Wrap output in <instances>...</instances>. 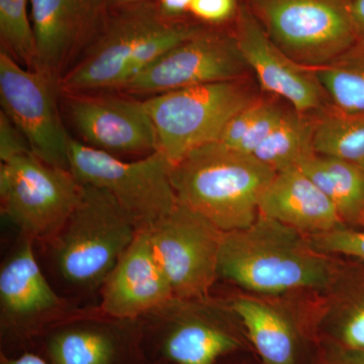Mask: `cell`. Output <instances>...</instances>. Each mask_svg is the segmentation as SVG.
<instances>
[{"label": "cell", "instance_id": "cell-8", "mask_svg": "<svg viewBox=\"0 0 364 364\" xmlns=\"http://www.w3.org/2000/svg\"><path fill=\"white\" fill-rule=\"evenodd\" d=\"M82 184L69 169L26 153L0 162L1 214L21 236L49 244L77 205Z\"/></svg>", "mask_w": 364, "mask_h": 364}, {"label": "cell", "instance_id": "cell-32", "mask_svg": "<svg viewBox=\"0 0 364 364\" xmlns=\"http://www.w3.org/2000/svg\"><path fill=\"white\" fill-rule=\"evenodd\" d=\"M0 364H50L33 352H25L18 356H9L1 352L0 354Z\"/></svg>", "mask_w": 364, "mask_h": 364}, {"label": "cell", "instance_id": "cell-25", "mask_svg": "<svg viewBox=\"0 0 364 364\" xmlns=\"http://www.w3.org/2000/svg\"><path fill=\"white\" fill-rule=\"evenodd\" d=\"M0 43L1 51L21 65L36 68L31 0H0Z\"/></svg>", "mask_w": 364, "mask_h": 364}, {"label": "cell", "instance_id": "cell-18", "mask_svg": "<svg viewBox=\"0 0 364 364\" xmlns=\"http://www.w3.org/2000/svg\"><path fill=\"white\" fill-rule=\"evenodd\" d=\"M176 298L142 229L100 287L98 310L122 320H141Z\"/></svg>", "mask_w": 364, "mask_h": 364}, {"label": "cell", "instance_id": "cell-34", "mask_svg": "<svg viewBox=\"0 0 364 364\" xmlns=\"http://www.w3.org/2000/svg\"><path fill=\"white\" fill-rule=\"evenodd\" d=\"M111 7L128 6V4H140V2L152 1V0H107Z\"/></svg>", "mask_w": 364, "mask_h": 364}, {"label": "cell", "instance_id": "cell-26", "mask_svg": "<svg viewBox=\"0 0 364 364\" xmlns=\"http://www.w3.org/2000/svg\"><path fill=\"white\" fill-rule=\"evenodd\" d=\"M311 246L318 252L336 253L364 260V231L345 226L306 236Z\"/></svg>", "mask_w": 364, "mask_h": 364}, {"label": "cell", "instance_id": "cell-2", "mask_svg": "<svg viewBox=\"0 0 364 364\" xmlns=\"http://www.w3.org/2000/svg\"><path fill=\"white\" fill-rule=\"evenodd\" d=\"M331 275L329 261L305 235L267 215L259 214L250 226L223 235L219 277L254 293L322 289Z\"/></svg>", "mask_w": 364, "mask_h": 364}, {"label": "cell", "instance_id": "cell-12", "mask_svg": "<svg viewBox=\"0 0 364 364\" xmlns=\"http://www.w3.org/2000/svg\"><path fill=\"white\" fill-rule=\"evenodd\" d=\"M35 241L20 243L0 268V327L2 336L32 339L80 312L53 289L36 257Z\"/></svg>", "mask_w": 364, "mask_h": 364}, {"label": "cell", "instance_id": "cell-29", "mask_svg": "<svg viewBox=\"0 0 364 364\" xmlns=\"http://www.w3.org/2000/svg\"><path fill=\"white\" fill-rule=\"evenodd\" d=\"M338 337L342 347L364 351V304L344 316Z\"/></svg>", "mask_w": 364, "mask_h": 364}, {"label": "cell", "instance_id": "cell-7", "mask_svg": "<svg viewBox=\"0 0 364 364\" xmlns=\"http://www.w3.org/2000/svg\"><path fill=\"white\" fill-rule=\"evenodd\" d=\"M68 160L69 169L80 183L107 191L140 230L150 229L178 202L172 186V164L159 151L124 161L71 138Z\"/></svg>", "mask_w": 364, "mask_h": 364}, {"label": "cell", "instance_id": "cell-9", "mask_svg": "<svg viewBox=\"0 0 364 364\" xmlns=\"http://www.w3.org/2000/svg\"><path fill=\"white\" fill-rule=\"evenodd\" d=\"M250 73L231 23L203 25L117 91L149 97L188 86L246 78Z\"/></svg>", "mask_w": 364, "mask_h": 364}, {"label": "cell", "instance_id": "cell-27", "mask_svg": "<svg viewBox=\"0 0 364 364\" xmlns=\"http://www.w3.org/2000/svg\"><path fill=\"white\" fill-rule=\"evenodd\" d=\"M240 0H193L189 16L208 26H227L233 21Z\"/></svg>", "mask_w": 364, "mask_h": 364}, {"label": "cell", "instance_id": "cell-23", "mask_svg": "<svg viewBox=\"0 0 364 364\" xmlns=\"http://www.w3.org/2000/svg\"><path fill=\"white\" fill-rule=\"evenodd\" d=\"M314 153L312 116L301 114L291 107L252 156L277 173L298 166Z\"/></svg>", "mask_w": 364, "mask_h": 364}, {"label": "cell", "instance_id": "cell-19", "mask_svg": "<svg viewBox=\"0 0 364 364\" xmlns=\"http://www.w3.org/2000/svg\"><path fill=\"white\" fill-rule=\"evenodd\" d=\"M259 214L306 236L345 226L331 200L298 166L277 172L261 198Z\"/></svg>", "mask_w": 364, "mask_h": 364}, {"label": "cell", "instance_id": "cell-6", "mask_svg": "<svg viewBox=\"0 0 364 364\" xmlns=\"http://www.w3.org/2000/svg\"><path fill=\"white\" fill-rule=\"evenodd\" d=\"M294 62L317 69L358 42L353 0H242Z\"/></svg>", "mask_w": 364, "mask_h": 364}, {"label": "cell", "instance_id": "cell-24", "mask_svg": "<svg viewBox=\"0 0 364 364\" xmlns=\"http://www.w3.org/2000/svg\"><path fill=\"white\" fill-rule=\"evenodd\" d=\"M315 70L330 104L343 111L364 112V42L358 41Z\"/></svg>", "mask_w": 364, "mask_h": 364}, {"label": "cell", "instance_id": "cell-33", "mask_svg": "<svg viewBox=\"0 0 364 364\" xmlns=\"http://www.w3.org/2000/svg\"><path fill=\"white\" fill-rule=\"evenodd\" d=\"M352 14L358 41L364 42V0H353Z\"/></svg>", "mask_w": 364, "mask_h": 364}, {"label": "cell", "instance_id": "cell-11", "mask_svg": "<svg viewBox=\"0 0 364 364\" xmlns=\"http://www.w3.org/2000/svg\"><path fill=\"white\" fill-rule=\"evenodd\" d=\"M60 97L58 80L44 71L26 68L0 51L2 112L20 129L36 156L69 169L72 136L62 121Z\"/></svg>", "mask_w": 364, "mask_h": 364}, {"label": "cell", "instance_id": "cell-31", "mask_svg": "<svg viewBox=\"0 0 364 364\" xmlns=\"http://www.w3.org/2000/svg\"><path fill=\"white\" fill-rule=\"evenodd\" d=\"M325 364H364V351L341 347Z\"/></svg>", "mask_w": 364, "mask_h": 364}, {"label": "cell", "instance_id": "cell-5", "mask_svg": "<svg viewBox=\"0 0 364 364\" xmlns=\"http://www.w3.org/2000/svg\"><path fill=\"white\" fill-rule=\"evenodd\" d=\"M250 77L188 86L144 100L157 138V151L172 165L215 142L228 123L259 97Z\"/></svg>", "mask_w": 364, "mask_h": 364}, {"label": "cell", "instance_id": "cell-21", "mask_svg": "<svg viewBox=\"0 0 364 364\" xmlns=\"http://www.w3.org/2000/svg\"><path fill=\"white\" fill-rule=\"evenodd\" d=\"M299 169L331 200L344 224L360 222L364 212V171L339 158L317 154L306 158Z\"/></svg>", "mask_w": 364, "mask_h": 364}, {"label": "cell", "instance_id": "cell-16", "mask_svg": "<svg viewBox=\"0 0 364 364\" xmlns=\"http://www.w3.org/2000/svg\"><path fill=\"white\" fill-rule=\"evenodd\" d=\"M109 11L107 0H31L35 69L59 81L97 39Z\"/></svg>", "mask_w": 364, "mask_h": 364}, {"label": "cell", "instance_id": "cell-10", "mask_svg": "<svg viewBox=\"0 0 364 364\" xmlns=\"http://www.w3.org/2000/svg\"><path fill=\"white\" fill-rule=\"evenodd\" d=\"M148 230L153 250L174 296L208 299L219 277L224 232L179 200Z\"/></svg>", "mask_w": 364, "mask_h": 364}, {"label": "cell", "instance_id": "cell-17", "mask_svg": "<svg viewBox=\"0 0 364 364\" xmlns=\"http://www.w3.org/2000/svg\"><path fill=\"white\" fill-rule=\"evenodd\" d=\"M231 26L242 55L263 91L286 100L304 114H316L329 104L315 69L299 65L284 54L242 0Z\"/></svg>", "mask_w": 364, "mask_h": 364}, {"label": "cell", "instance_id": "cell-13", "mask_svg": "<svg viewBox=\"0 0 364 364\" xmlns=\"http://www.w3.org/2000/svg\"><path fill=\"white\" fill-rule=\"evenodd\" d=\"M60 95L80 142L116 156L157 151L156 133L144 100L109 90Z\"/></svg>", "mask_w": 364, "mask_h": 364}, {"label": "cell", "instance_id": "cell-3", "mask_svg": "<svg viewBox=\"0 0 364 364\" xmlns=\"http://www.w3.org/2000/svg\"><path fill=\"white\" fill-rule=\"evenodd\" d=\"M275 176L252 155L219 142L196 148L171 168L179 202L223 232L244 229L255 221L261 198Z\"/></svg>", "mask_w": 364, "mask_h": 364}, {"label": "cell", "instance_id": "cell-20", "mask_svg": "<svg viewBox=\"0 0 364 364\" xmlns=\"http://www.w3.org/2000/svg\"><path fill=\"white\" fill-rule=\"evenodd\" d=\"M231 310L243 323L263 363L296 364V333L284 314L246 296L235 299Z\"/></svg>", "mask_w": 364, "mask_h": 364}, {"label": "cell", "instance_id": "cell-28", "mask_svg": "<svg viewBox=\"0 0 364 364\" xmlns=\"http://www.w3.org/2000/svg\"><path fill=\"white\" fill-rule=\"evenodd\" d=\"M30 152H32V150L26 136L13 123V121L1 111L0 112V161L6 162Z\"/></svg>", "mask_w": 364, "mask_h": 364}, {"label": "cell", "instance_id": "cell-15", "mask_svg": "<svg viewBox=\"0 0 364 364\" xmlns=\"http://www.w3.org/2000/svg\"><path fill=\"white\" fill-rule=\"evenodd\" d=\"M50 364H148L142 321L81 310L44 334Z\"/></svg>", "mask_w": 364, "mask_h": 364}, {"label": "cell", "instance_id": "cell-4", "mask_svg": "<svg viewBox=\"0 0 364 364\" xmlns=\"http://www.w3.org/2000/svg\"><path fill=\"white\" fill-rule=\"evenodd\" d=\"M139 231L114 196L82 184L77 205L47 246L53 265L67 286L78 293H95Z\"/></svg>", "mask_w": 364, "mask_h": 364}, {"label": "cell", "instance_id": "cell-14", "mask_svg": "<svg viewBox=\"0 0 364 364\" xmlns=\"http://www.w3.org/2000/svg\"><path fill=\"white\" fill-rule=\"evenodd\" d=\"M210 308L208 299L174 298L141 318L144 341L170 364H217L241 344Z\"/></svg>", "mask_w": 364, "mask_h": 364}, {"label": "cell", "instance_id": "cell-1", "mask_svg": "<svg viewBox=\"0 0 364 364\" xmlns=\"http://www.w3.org/2000/svg\"><path fill=\"white\" fill-rule=\"evenodd\" d=\"M203 26L167 18L155 0L111 7L97 39L59 79L60 92L119 90Z\"/></svg>", "mask_w": 364, "mask_h": 364}, {"label": "cell", "instance_id": "cell-30", "mask_svg": "<svg viewBox=\"0 0 364 364\" xmlns=\"http://www.w3.org/2000/svg\"><path fill=\"white\" fill-rule=\"evenodd\" d=\"M165 16L174 20L191 18L189 7L193 0H155Z\"/></svg>", "mask_w": 364, "mask_h": 364}, {"label": "cell", "instance_id": "cell-35", "mask_svg": "<svg viewBox=\"0 0 364 364\" xmlns=\"http://www.w3.org/2000/svg\"><path fill=\"white\" fill-rule=\"evenodd\" d=\"M360 222H363V223H364V212H363V217H361V220H360Z\"/></svg>", "mask_w": 364, "mask_h": 364}, {"label": "cell", "instance_id": "cell-22", "mask_svg": "<svg viewBox=\"0 0 364 364\" xmlns=\"http://www.w3.org/2000/svg\"><path fill=\"white\" fill-rule=\"evenodd\" d=\"M311 116L315 153L350 162L364 171V112L343 111L329 102Z\"/></svg>", "mask_w": 364, "mask_h": 364}]
</instances>
